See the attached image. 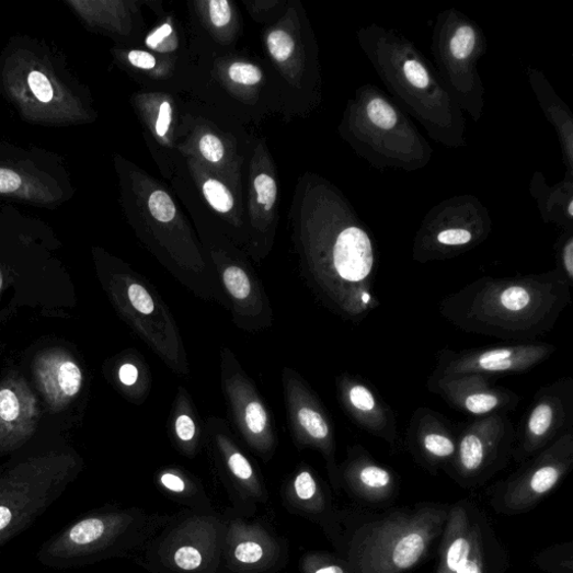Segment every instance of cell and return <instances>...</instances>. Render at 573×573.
Here are the masks:
<instances>
[{"label": "cell", "instance_id": "obj_8", "mask_svg": "<svg viewBox=\"0 0 573 573\" xmlns=\"http://www.w3.org/2000/svg\"><path fill=\"white\" fill-rule=\"evenodd\" d=\"M523 463L494 489L492 504L500 513L527 512L559 486L573 467V431Z\"/></svg>", "mask_w": 573, "mask_h": 573}, {"label": "cell", "instance_id": "obj_40", "mask_svg": "<svg viewBox=\"0 0 573 573\" xmlns=\"http://www.w3.org/2000/svg\"><path fill=\"white\" fill-rule=\"evenodd\" d=\"M172 122V107L171 104L165 101L162 103L158 123H156V131L161 137L165 136L170 129Z\"/></svg>", "mask_w": 573, "mask_h": 573}, {"label": "cell", "instance_id": "obj_27", "mask_svg": "<svg viewBox=\"0 0 573 573\" xmlns=\"http://www.w3.org/2000/svg\"><path fill=\"white\" fill-rule=\"evenodd\" d=\"M368 115L374 125L390 130L397 124V114L388 102L382 99H374L368 106Z\"/></svg>", "mask_w": 573, "mask_h": 573}, {"label": "cell", "instance_id": "obj_44", "mask_svg": "<svg viewBox=\"0 0 573 573\" xmlns=\"http://www.w3.org/2000/svg\"><path fill=\"white\" fill-rule=\"evenodd\" d=\"M568 213H569V217L572 218L573 217V203L572 202L569 203Z\"/></svg>", "mask_w": 573, "mask_h": 573}, {"label": "cell", "instance_id": "obj_33", "mask_svg": "<svg viewBox=\"0 0 573 573\" xmlns=\"http://www.w3.org/2000/svg\"><path fill=\"white\" fill-rule=\"evenodd\" d=\"M229 76L236 83L253 85L262 81L263 72L248 64H234L229 69Z\"/></svg>", "mask_w": 573, "mask_h": 573}, {"label": "cell", "instance_id": "obj_23", "mask_svg": "<svg viewBox=\"0 0 573 573\" xmlns=\"http://www.w3.org/2000/svg\"><path fill=\"white\" fill-rule=\"evenodd\" d=\"M298 566L300 573H348L347 563L342 555L321 551L305 553Z\"/></svg>", "mask_w": 573, "mask_h": 573}, {"label": "cell", "instance_id": "obj_31", "mask_svg": "<svg viewBox=\"0 0 573 573\" xmlns=\"http://www.w3.org/2000/svg\"><path fill=\"white\" fill-rule=\"evenodd\" d=\"M560 546L552 549L546 550L537 558V563L545 570L554 573H572L571 570L566 569L565 565L572 569V557L558 559Z\"/></svg>", "mask_w": 573, "mask_h": 573}, {"label": "cell", "instance_id": "obj_15", "mask_svg": "<svg viewBox=\"0 0 573 573\" xmlns=\"http://www.w3.org/2000/svg\"><path fill=\"white\" fill-rule=\"evenodd\" d=\"M41 419L36 396L25 379L12 373L0 382V456L22 448Z\"/></svg>", "mask_w": 573, "mask_h": 573}, {"label": "cell", "instance_id": "obj_43", "mask_svg": "<svg viewBox=\"0 0 573 573\" xmlns=\"http://www.w3.org/2000/svg\"><path fill=\"white\" fill-rule=\"evenodd\" d=\"M173 32L171 25L165 24L158 31L153 32L146 41L147 45L154 47L156 45L161 44L165 38H168Z\"/></svg>", "mask_w": 573, "mask_h": 573}, {"label": "cell", "instance_id": "obj_18", "mask_svg": "<svg viewBox=\"0 0 573 573\" xmlns=\"http://www.w3.org/2000/svg\"><path fill=\"white\" fill-rule=\"evenodd\" d=\"M340 474V484L349 493L371 503L386 502L393 497L398 489L396 473L378 462L360 445L348 449V457Z\"/></svg>", "mask_w": 573, "mask_h": 573}, {"label": "cell", "instance_id": "obj_41", "mask_svg": "<svg viewBox=\"0 0 573 573\" xmlns=\"http://www.w3.org/2000/svg\"><path fill=\"white\" fill-rule=\"evenodd\" d=\"M176 433L181 440L191 442L195 436V425L187 415L179 416L176 422Z\"/></svg>", "mask_w": 573, "mask_h": 573}, {"label": "cell", "instance_id": "obj_24", "mask_svg": "<svg viewBox=\"0 0 573 573\" xmlns=\"http://www.w3.org/2000/svg\"><path fill=\"white\" fill-rule=\"evenodd\" d=\"M203 192L205 198L216 211L228 214L232 210L234 203L232 194L222 183L216 180H208L203 186Z\"/></svg>", "mask_w": 573, "mask_h": 573}, {"label": "cell", "instance_id": "obj_16", "mask_svg": "<svg viewBox=\"0 0 573 573\" xmlns=\"http://www.w3.org/2000/svg\"><path fill=\"white\" fill-rule=\"evenodd\" d=\"M285 508L322 528L339 554L344 547L343 519L330 494L309 470H300L282 491Z\"/></svg>", "mask_w": 573, "mask_h": 573}, {"label": "cell", "instance_id": "obj_1", "mask_svg": "<svg viewBox=\"0 0 573 573\" xmlns=\"http://www.w3.org/2000/svg\"><path fill=\"white\" fill-rule=\"evenodd\" d=\"M571 287L554 271L514 278L483 277L445 297L439 314L456 329L505 342H535L571 305Z\"/></svg>", "mask_w": 573, "mask_h": 573}, {"label": "cell", "instance_id": "obj_6", "mask_svg": "<svg viewBox=\"0 0 573 573\" xmlns=\"http://www.w3.org/2000/svg\"><path fill=\"white\" fill-rule=\"evenodd\" d=\"M2 80L14 106L33 123L62 126L85 118L77 93L45 57L32 49L13 51L3 68Z\"/></svg>", "mask_w": 573, "mask_h": 573}, {"label": "cell", "instance_id": "obj_29", "mask_svg": "<svg viewBox=\"0 0 573 573\" xmlns=\"http://www.w3.org/2000/svg\"><path fill=\"white\" fill-rule=\"evenodd\" d=\"M225 285L233 297L244 299L250 295L251 285L245 273L238 268H228L224 276Z\"/></svg>", "mask_w": 573, "mask_h": 573}, {"label": "cell", "instance_id": "obj_32", "mask_svg": "<svg viewBox=\"0 0 573 573\" xmlns=\"http://www.w3.org/2000/svg\"><path fill=\"white\" fill-rule=\"evenodd\" d=\"M245 423L252 434L264 433L267 426V413L264 406L256 401L250 402L245 409Z\"/></svg>", "mask_w": 573, "mask_h": 573}, {"label": "cell", "instance_id": "obj_34", "mask_svg": "<svg viewBox=\"0 0 573 573\" xmlns=\"http://www.w3.org/2000/svg\"><path fill=\"white\" fill-rule=\"evenodd\" d=\"M128 298L131 305L140 312L142 316H150L154 309L152 298L148 291L138 284H133L128 288Z\"/></svg>", "mask_w": 573, "mask_h": 573}, {"label": "cell", "instance_id": "obj_25", "mask_svg": "<svg viewBox=\"0 0 573 573\" xmlns=\"http://www.w3.org/2000/svg\"><path fill=\"white\" fill-rule=\"evenodd\" d=\"M475 32L471 26L458 28L450 41V51L455 59L466 60L475 47Z\"/></svg>", "mask_w": 573, "mask_h": 573}, {"label": "cell", "instance_id": "obj_10", "mask_svg": "<svg viewBox=\"0 0 573 573\" xmlns=\"http://www.w3.org/2000/svg\"><path fill=\"white\" fill-rule=\"evenodd\" d=\"M573 379L562 378L542 387L515 428L512 459L525 462L573 431Z\"/></svg>", "mask_w": 573, "mask_h": 573}, {"label": "cell", "instance_id": "obj_5", "mask_svg": "<svg viewBox=\"0 0 573 573\" xmlns=\"http://www.w3.org/2000/svg\"><path fill=\"white\" fill-rule=\"evenodd\" d=\"M226 514L184 508L135 557L150 573H225Z\"/></svg>", "mask_w": 573, "mask_h": 573}, {"label": "cell", "instance_id": "obj_30", "mask_svg": "<svg viewBox=\"0 0 573 573\" xmlns=\"http://www.w3.org/2000/svg\"><path fill=\"white\" fill-rule=\"evenodd\" d=\"M254 188L257 194V202L265 205L266 210H272L277 197L275 180L267 174H260L254 180Z\"/></svg>", "mask_w": 573, "mask_h": 573}, {"label": "cell", "instance_id": "obj_19", "mask_svg": "<svg viewBox=\"0 0 573 573\" xmlns=\"http://www.w3.org/2000/svg\"><path fill=\"white\" fill-rule=\"evenodd\" d=\"M481 512L467 501L450 506L443 531L437 573H457L470 557Z\"/></svg>", "mask_w": 573, "mask_h": 573}, {"label": "cell", "instance_id": "obj_42", "mask_svg": "<svg viewBox=\"0 0 573 573\" xmlns=\"http://www.w3.org/2000/svg\"><path fill=\"white\" fill-rule=\"evenodd\" d=\"M119 379L125 386H133L138 379V370L133 364L127 363L121 368Z\"/></svg>", "mask_w": 573, "mask_h": 573}, {"label": "cell", "instance_id": "obj_13", "mask_svg": "<svg viewBox=\"0 0 573 573\" xmlns=\"http://www.w3.org/2000/svg\"><path fill=\"white\" fill-rule=\"evenodd\" d=\"M459 428L446 416L428 406L415 409L409 421L404 447L414 460L432 473H437L452 461L458 444Z\"/></svg>", "mask_w": 573, "mask_h": 573}, {"label": "cell", "instance_id": "obj_28", "mask_svg": "<svg viewBox=\"0 0 573 573\" xmlns=\"http://www.w3.org/2000/svg\"><path fill=\"white\" fill-rule=\"evenodd\" d=\"M271 55L279 62H284L293 55L295 43L285 31H275L268 37Z\"/></svg>", "mask_w": 573, "mask_h": 573}, {"label": "cell", "instance_id": "obj_2", "mask_svg": "<svg viewBox=\"0 0 573 573\" xmlns=\"http://www.w3.org/2000/svg\"><path fill=\"white\" fill-rule=\"evenodd\" d=\"M170 517L139 507L94 509L47 540L37 560L45 566L71 569L136 557Z\"/></svg>", "mask_w": 573, "mask_h": 573}, {"label": "cell", "instance_id": "obj_22", "mask_svg": "<svg viewBox=\"0 0 573 573\" xmlns=\"http://www.w3.org/2000/svg\"><path fill=\"white\" fill-rule=\"evenodd\" d=\"M156 485L161 489L168 498L183 505L184 508L197 512L217 511L211 497L207 496L202 485L175 471L162 473Z\"/></svg>", "mask_w": 573, "mask_h": 573}, {"label": "cell", "instance_id": "obj_17", "mask_svg": "<svg viewBox=\"0 0 573 573\" xmlns=\"http://www.w3.org/2000/svg\"><path fill=\"white\" fill-rule=\"evenodd\" d=\"M33 377L50 411L67 409L80 394L83 373L72 354L51 347L39 352L33 360Z\"/></svg>", "mask_w": 573, "mask_h": 573}, {"label": "cell", "instance_id": "obj_39", "mask_svg": "<svg viewBox=\"0 0 573 573\" xmlns=\"http://www.w3.org/2000/svg\"><path fill=\"white\" fill-rule=\"evenodd\" d=\"M128 60L134 67L144 70H150L156 66L154 58L144 50H131Z\"/></svg>", "mask_w": 573, "mask_h": 573}, {"label": "cell", "instance_id": "obj_7", "mask_svg": "<svg viewBox=\"0 0 573 573\" xmlns=\"http://www.w3.org/2000/svg\"><path fill=\"white\" fill-rule=\"evenodd\" d=\"M459 428L456 455L445 471L465 486H475L512 459L515 426L507 414H492Z\"/></svg>", "mask_w": 573, "mask_h": 573}, {"label": "cell", "instance_id": "obj_26", "mask_svg": "<svg viewBox=\"0 0 573 573\" xmlns=\"http://www.w3.org/2000/svg\"><path fill=\"white\" fill-rule=\"evenodd\" d=\"M149 210L152 217L160 222H171L176 215V207L168 193L156 191L149 197Z\"/></svg>", "mask_w": 573, "mask_h": 573}, {"label": "cell", "instance_id": "obj_3", "mask_svg": "<svg viewBox=\"0 0 573 573\" xmlns=\"http://www.w3.org/2000/svg\"><path fill=\"white\" fill-rule=\"evenodd\" d=\"M448 511L423 505L371 520L344 537L342 557L348 573H406L428 553L443 534Z\"/></svg>", "mask_w": 573, "mask_h": 573}, {"label": "cell", "instance_id": "obj_20", "mask_svg": "<svg viewBox=\"0 0 573 573\" xmlns=\"http://www.w3.org/2000/svg\"><path fill=\"white\" fill-rule=\"evenodd\" d=\"M0 196L38 205H51L61 198L62 193L54 180L44 174L0 163Z\"/></svg>", "mask_w": 573, "mask_h": 573}, {"label": "cell", "instance_id": "obj_38", "mask_svg": "<svg viewBox=\"0 0 573 573\" xmlns=\"http://www.w3.org/2000/svg\"><path fill=\"white\" fill-rule=\"evenodd\" d=\"M210 15L213 23L218 27H224L231 20V9L227 0H211Z\"/></svg>", "mask_w": 573, "mask_h": 573}, {"label": "cell", "instance_id": "obj_35", "mask_svg": "<svg viewBox=\"0 0 573 573\" xmlns=\"http://www.w3.org/2000/svg\"><path fill=\"white\" fill-rule=\"evenodd\" d=\"M199 149L207 161L218 163L224 159L225 147L214 135H205L199 141Z\"/></svg>", "mask_w": 573, "mask_h": 573}, {"label": "cell", "instance_id": "obj_12", "mask_svg": "<svg viewBox=\"0 0 573 573\" xmlns=\"http://www.w3.org/2000/svg\"><path fill=\"white\" fill-rule=\"evenodd\" d=\"M491 380L479 375H432L427 388L452 409L474 416L475 420L514 412L523 402V397L507 388L495 386Z\"/></svg>", "mask_w": 573, "mask_h": 573}, {"label": "cell", "instance_id": "obj_21", "mask_svg": "<svg viewBox=\"0 0 573 573\" xmlns=\"http://www.w3.org/2000/svg\"><path fill=\"white\" fill-rule=\"evenodd\" d=\"M507 568L508 557L481 512L471 554L457 573H505Z\"/></svg>", "mask_w": 573, "mask_h": 573}, {"label": "cell", "instance_id": "obj_14", "mask_svg": "<svg viewBox=\"0 0 573 573\" xmlns=\"http://www.w3.org/2000/svg\"><path fill=\"white\" fill-rule=\"evenodd\" d=\"M340 392L344 410L358 428L385 440L394 449L399 448L396 412L369 380L344 376L340 381Z\"/></svg>", "mask_w": 573, "mask_h": 573}, {"label": "cell", "instance_id": "obj_11", "mask_svg": "<svg viewBox=\"0 0 573 573\" xmlns=\"http://www.w3.org/2000/svg\"><path fill=\"white\" fill-rule=\"evenodd\" d=\"M225 573H278L288 563L289 545L260 519L227 512Z\"/></svg>", "mask_w": 573, "mask_h": 573}, {"label": "cell", "instance_id": "obj_45", "mask_svg": "<svg viewBox=\"0 0 573 573\" xmlns=\"http://www.w3.org/2000/svg\"><path fill=\"white\" fill-rule=\"evenodd\" d=\"M3 284H4L3 273H2V271H0V293H2Z\"/></svg>", "mask_w": 573, "mask_h": 573}, {"label": "cell", "instance_id": "obj_9", "mask_svg": "<svg viewBox=\"0 0 573 573\" xmlns=\"http://www.w3.org/2000/svg\"><path fill=\"white\" fill-rule=\"evenodd\" d=\"M555 351L553 344L540 341L506 342L461 351L445 347L437 355L433 375H479L490 379L524 375L541 366Z\"/></svg>", "mask_w": 573, "mask_h": 573}, {"label": "cell", "instance_id": "obj_37", "mask_svg": "<svg viewBox=\"0 0 573 573\" xmlns=\"http://www.w3.org/2000/svg\"><path fill=\"white\" fill-rule=\"evenodd\" d=\"M404 75L408 81L415 88L425 89L429 84V77L426 69L416 61H406Z\"/></svg>", "mask_w": 573, "mask_h": 573}, {"label": "cell", "instance_id": "obj_4", "mask_svg": "<svg viewBox=\"0 0 573 573\" xmlns=\"http://www.w3.org/2000/svg\"><path fill=\"white\" fill-rule=\"evenodd\" d=\"M82 470L71 450L28 456L0 471V548L28 529Z\"/></svg>", "mask_w": 573, "mask_h": 573}, {"label": "cell", "instance_id": "obj_36", "mask_svg": "<svg viewBox=\"0 0 573 573\" xmlns=\"http://www.w3.org/2000/svg\"><path fill=\"white\" fill-rule=\"evenodd\" d=\"M560 265L557 272L565 280V283L573 287V239L570 238L560 251Z\"/></svg>", "mask_w": 573, "mask_h": 573}]
</instances>
